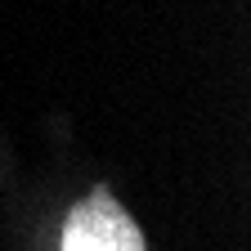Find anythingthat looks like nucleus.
I'll return each instance as SVG.
<instances>
[{
	"label": "nucleus",
	"mask_w": 251,
	"mask_h": 251,
	"mask_svg": "<svg viewBox=\"0 0 251 251\" xmlns=\"http://www.w3.org/2000/svg\"><path fill=\"white\" fill-rule=\"evenodd\" d=\"M58 251H148V247H144V233L130 220V211L108 188H94L85 202L72 206Z\"/></svg>",
	"instance_id": "obj_1"
}]
</instances>
